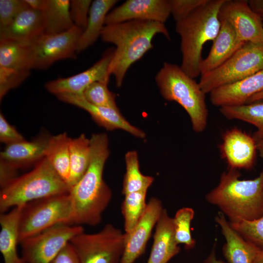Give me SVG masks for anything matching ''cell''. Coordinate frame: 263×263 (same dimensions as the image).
<instances>
[{
    "mask_svg": "<svg viewBox=\"0 0 263 263\" xmlns=\"http://www.w3.org/2000/svg\"><path fill=\"white\" fill-rule=\"evenodd\" d=\"M229 223L232 228L244 239L263 247V215L253 221H240Z\"/></svg>",
    "mask_w": 263,
    "mask_h": 263,
    "instance_id": "e575fe53",
    "label": "cell"
},
{
    "mask_svg": "<svg viewBox=\"0 0 263 263\" xmlns=\"http://www.w3.org/2000/svg\"><path fill=\"white\" fill-rule=\"evenodd\" d=\"M51 137L44 133L30 141L25 140L6 145L0 152V159L18 169L37 163L45 157Z\"/></svg>",
    "mask_w": 263,
    "mask_h": 263,
    "instance_id": "44dd1931",
    "label": "cell"
},
{
    "mask_svg": "<svg viewBox=\"0 0 263 263\" xmlns=\"http://www.w3.org/2000/svg\"><path fill=\"white\" fill-rule=\"evenodd\" d=\"M225 0H208L184 19L176 22L175 31L181 38V69L195 78L200 75L204 44L213 41L220 28V9Z\"/></svg>",
    "mask_w": 263,
    "mask_h": 263,
    "instance_id": "277c9868",
    "label": "cell"
},
{
    "mask_svg": "<svg viewBox=\"0 0 263 263\" xmlns=\"http://www.w3.org/2000/svg\"><path fill=\"white\" fill-rule=\"evenodd\" d=\"M222 157L229 168L250 169L255 163L257 143L253 136L237 128L225 132L220 145Z\"/></svg>",
    "mask_w": 263,
    "mask_h": 263,
    "instance_id": "2e32d148",
    "label": "cell"
},
{
    "mask_svg": "<svg viewBox=\"0 0 263 263\" xmlns=\"http://www.w3.org/2000/svg\"><path fill=\"white\" fill-rule=\"evenodd\" d=\"M70 243L79 263H120L125 247V233L111 224L99 231H84L73 237Z\"/></svg>",
    "mask_w": 263,
    "mask_h": 263,
    "instance_id": "9c48e42d",
    "label": "cell"
},
{
    "mask_svg": "<svg viewBox=\"0 0 263 263\" xmlns=\"http://www.w3.org/2000/svg\"><path fill=\"white\" fill-rule=\"evenodd\" d=\"M83 30L74 25L57 34L44 33L29 44L31 69L45 70L55 62L75 59L77 45Z\"/></svg>",
    "mask_w": 263,
    "mask_h": 263,
    "instance_id": "8fae6325",
    "label": "cell"
},
{
    "mask_svg": "<svg viewBox=\"0 0 263 263\" xmlns=\"http://www.w3.org/2000/svg\"><path fill=\"white\" fill-rule=\"evenodd\" d=\"M71 210L69 193L43 198L23 206L19 224V243L56 225H70Z\"/></svg>",
    "mask_w": 263,
    "mask_h": 263,
    "instance_id": "ba28073f",
    "label": "cell"
},
{
    "mask_svg": "<svg viewBox=\"0 0 263 263\" xmlns=\"http://www.w3.org/2000/svg\"><path fill=\"white\" fill-rule=\"evenodd\" d=\"M18 169L10 163L0 159V186L1 189L7 186L18 176Z\"/></svg>",
    "mask_w": 263,
    "mask_h": 263,
    "instance_id": "60d3db41",
    "label": "cell"
},
{
    "mask_svg": "<svg viewBox=\"0 0 263 263\" xmlns=\"http://www.w3.org/2000/svg\"><path fill=\"white\" fill-rule=\"evenodd\" d=\"M28 6L35 10L42 12L44 9L46 0H24Z\"/></svg>",
    "mask_w": 263,
    "mask_h": 263,
    "instance_id": "ee69618b",
    "label": "cell"
},
{
    "mask_svg": "<svg viewBox=\"0 0 263 263\" xmlns=\"http://www.w3.org/2000/svg\"><path fill=\"white\" fill-rule=\"evenodd\" d=\"M163 97L180 104L189 115L192 128L202 132L207 127L208 110L205 94L198 83L175 64L164 62L155 76Z\"/></svg>",
    "mask_w": 263,
    "mask_h": 263,
    "instance_id": "8992f818",
    "label": "cell"
},
{
    "mask_svg": "<svg viewBox=\"0 0 263 263\" xmlns=\"http://www.w3.org/2000/svg\"><path fill=\"white\" fill-rule=\"evenodd\" d=\"M125 158L126 170L123 182L122 193L125 195L132 192L147 191L154 178L141 172L137 152L128 151Z\"/></svg>",
    "mask_w": 263,
    "mask_h": 263,
    "instance_id": "4dcf8cb0",
    "label": "cell"
},
{
    "mask_svg": "<svg viewBox=\"0 0 263 263\" xmlns=\"http://www.w3.org/2000/svg\"><path fill=\"white\" fill-rule=\"evenodd\" d=\"M84 232L81 225L58 224L20 244L26 263H51L75 236Z\"/></svg>",
    "mask_w": 263,
    "mask_h": 263,
    "instance_id": "30bf717a",
    "label": "cell"
},
{
    "mask_svg": "<svg viewBox=\"0 0 263 263\" xmlns=\"http://www.w3.org/2000/svg\"><path fill=\"white\" fill-rule=\"evenodd\" d=\"M248 2L251 9L263 19V0H249Z\"/></svg>",
    "mask_w": 263,
    "mask_h": 263,
    "instance_id": "7bdbcfd3",
    "label": "cell"
},
{
    "mask_svg": "<svg viewBox=\"0 0 263 263\" xmlns=\"http://www.w3.org/2000/svg\"><path fill=\"white\" fill-rule=\"evenodd\" d=\"M208 0H170L171 15L175 22L188 17Z\"/></svg>",
    "mask_w": 263,
    "mask_h": 263,
    "instance_id": "74e56055",
    "label": "cell"
},
{
    "mask_svg": "<svg viewBox=\"0 0 263 263\" xmlns=\"http://www.w3.org/2000/svg\"><path fill=\"white\" fill-rule=\"evenodd\" d=\"M114 49L111 48L92 67L75 75L47 82L46 89L56 95L62 94L83 95L85 90L96 81L109 82V67Z\"/></svg>",
    "mask_w": 263,
    "mask_h": 263,
    "instance_id": "4fadbf2b",
    "label": "cell"
},
{
    "mask_svg": "<svg viewBox=\"0 0 263 263\" xmlns=\"http://www.w3.org/2000/svg\"><path fill=\"white\" fill-rule=\"evenodd\" d=\"M252 263H263V247H259Z\"/></svg>",
    "mask_w": 263,
    "mask_h": 263,
    "instance_id": "bcb514c9",
    "label": "cell"
},
{
    "mask_svg": "<svg viewBox=\"0 0 263 263\" xmlns=\"http://www.w3.org/2000/svg\"><path fill=\"white\" fill-rule=\"evenodd\" d=\"M69 0H46L43 15L44 33L57 34L64 32L74 25L70 13Z\"/></svg>",
    "mask_w": 263,
    "mask_h": 263,
    "instance_id": "484cf974",
    "label": "cell"
},
{
    "mask_svg": "<svg viewBox=\"0 0 263 263\" xmlns=\"http://www.w3.org/2000/svg\"><path fill=\"white\" fill-rule=\"evenodd\" d=\"M23 206L13 207L0 215V251L4 263H26L18 253L19 243V224Z\"/></svg>",
    "mask_w": 263,
    "mask_h": 263,
    "instance_id": "cb8c5ba5",
    "label": "cell"
},
{
    "mask_svg": "<svg viewBox=\"0 0 263 263\" xmlns=\"http://www.w3.org/2000/svg\"><path fill=\"white\" fill-rule=\"evenodd\" d=\"M70 152V173L67 184L71 189L81 179L88 168L91 156L90 139L84 134L71 138Z\"/></svg>",
    "mask_w": 263,
    "mask_h": 263,
    "instance_id": "4316f807",
    "label": "cell"
},
{
    "mask_svg": "<svg viewBox=\"0 0 263 263\" xmlns=\"http://www.w3.org/2000/svg\"><path fill=\"white\" fill-rule=\"evenodd\" d=\"M219 19L232 26L240 42L263 43V20L251 9L248 0H225Z\"/></svg>",
    "mask_w": 263,
    "mask_h": 263,
    "instance_id": "7c38bea8",
    "label": "cell"
},
{
    "mask_svg": "<svg viewBox=\"0 0 263 263\" xmlns=\"http://www.w3.org/2000/svg\"><path fill=\"white\" fill-rule=\"evenodd\" d=\"M225 240L223 254L228 263H252L259 246L244 239L231 226L222 213L215 218Z\"/></svg>",
    "mask_w": 263,
    "mask_h": 263,
    "instance_id": "603a6c76",
    "label": "cell"
},
{
    "mask_svg": "<svg viewBox=\"0 0 263 263\" xmlns=\"http://www.w3.org/2000/svg\"><path fill=\"white\" fill-rule=\"evenodd\" d=\"M260 100H263V90L251 96L246 103H249Z\"/></svg>",
    "mask_w": 263,
    "mask_h": 263,
    "instance_id": "7dc6e473",
    "label": "cell"
},
{
    "mask_svg": "<svg viewBox=\"0 0 263 263\" xmlns=\"http://www.w3.org/2000/svg\"><path fill=\"white\" fill-rule=\"evenodd\" d=\"M173 218L163 210L156 224L152 248L147 263H167L179 253Z\"/></svg>",
    "mask_w": 263,
    "mask_h": 263,
    "instance_id": "7402d4cb",
    "label": "cell"
},
{
    "mask_svg": "<svg viewBox=\"0 0 263 263\" xmlns=\"http://www.w3.org/2000/svg\"><path fill=\"white\" fill-rule=\"evenodd\" d=\"M220 112L227 119L240 120L253 125L257 129L253 136L256 142L263 139V100L223 106L220 108Z\"/></svg>",
    "mask_w": 263,
    "mask_h": 263,
    "instance_id": "f1b7e54d",
    "label": "cell"
},
{
    "mask_svg": "<svg viewBox=\"0 0 263 263\" xmlns=\"http://www.w3.org/2000/svg\"><path fill=\"white\" fill-rule=\"evenodd\" d=\"M263 90V70L240 81L219 87L210 93L211 103L216 106L245 104L253 95Z\"/></svg>",
    "mask_w": 263,
    "mask_h": 263,
    "instance_id": "ac0fdd59",
    "label": "cell"
},
{
    "mask_svg": "<svg viewBox=\"0 0 263 263\" xmlns=\"http://www.w3.org/2000/svg\"><path fill=\"white\" fill-rule=\"evenodd\" d=\"M44 33L42 12L28 7L21 11L10 24L0 29V39L30 44Z\"/></svg>",
    "mask_w": 263,
    "mask_h": 263,
    "instance_id": "ffe728a7",
    "label": "cell"
},
{
    "mask_svg": "<svg viewBox=\"0 0 263 263\" xmlns=\"http://www.w3.org/2000/svg\"><path fill=\"white\" fill-rule=\"evenodd\" d=\"M171 15L170 0H128L107 15L105 25L141 20L164 23Z\"/></svg>",
    "mask_w": 263,
    "mask_h": 263,
    "instance_id": "9a60e30c",
    "label": "cell"
},
{
    "mask_svg": "<svg viewBox=\"0 0 263 263\" xmlns=\"http://www.w3.org/2000/svg\"><path fill=\"white\" fill-rule=\"evenodd\" d=\"M215 244L210 252L202 263H228L218 259L216 255Z\"/></svg>",
    "mask_w": 263,
    "mask_h": 263,
    "instance_id": "f6af8a7d",
    "label": "cell"
},
{
    "mask_svg": "<svg viewBox=\"0 0 263 263\" xmlns=\"http://www.w3.org/2000/svg\"><path fill=\"white\" fill-rule=\"evenodd\" d=\"M220 30L212 41L211 49L200 64V75L215 70L227 61L244 43L237 39L232 26L225 20H220Z\"/></svg>",
    "mask_w": 263,
    "mask_h": 263,
    "instance_id": "d6986e66",
    "label": "cell"
},
{
    "mask_svg": "<svg viewBox=\"0 0 263 263\" xmlns=\"http://www.w3.org/2000/svg\"><path fill=\"white\" fill-rule=\"evenodd\" d=\"M263 70V43L245 42L227 61L201 76L198 84L205 94L240 81Z\"/></svg>",
    "mask_w": 263,
    "mask_h": 263,
    "instance_id": "52a82bcc",
    "label": "cell"
},
{
    "mask_svg": "<svg viewBox=\"0 0 263 263\" xmlns=\"http://www.w3.org/2000/svg\"><path fill=\"white\" fill-rule=\"evenodd\" d=\"M117 0H95L91 6L87 24L77 45V53L92 45L100 37L109 11L117 3Z\"/></svg>",
    "mask_w": 263,
    "mask_h": 263,
    "instance_id": "d4e9b609",
    "label": "cell"
},
{
    "mask_svg": "<svg viewBox=\"0 0 263 263\" xmlns=\"http://www.w3.org/2000/svg\"><path fill=\"white\" fill-rule=\"evenodd\" d=\"M56 96L61 101L85 110L99 125L107 130L121 129L141 138L146 136L143 131L127 121L118 109L94 105L88 102L83 95L62 94Z\"/></svg>",
    "mask_w": 263,
    "mask_h": 263,
    "instance_id": "e0dca14e",
    "label": "cell"
},
{
    "mask_svg": "<svg viewBox=\"0 0 263 263\" xmlns=\"http://www.w3.org/2000/svg\"><path fill=\"white\" fill-rule=\"evenodd\" d=\"M108 84L102 81L93 83L84 91L83 97L94 105L118 109L115 102V95L108 89Z\"/></svg>",
    "mask_w": 263,
    "mask_h": 263,
    "instance_id": "836d02e7",
    "label": "cell"
},
{
    "mask_svg": "<svg viewBox=\"0 0 263 263\" xmlns=\"http://www.w3.org/2000/svg\"><path fill=\"white\" fill-rule=\"evenodd\" d=\"M70 188L45 157L33 170L19 176L0 192V211L21 207L34 201L68 194Z\"/></svg>",
    "mask_w": 263,
    "mask_h": 263,
    "instance_id": "5b68a950",
    "label": "cell"
},
{
    "mask_svg": "<svg viewBox=\"0 0 263 263\" xmlns=\"http://www.w3.org/2000/svg\"><path fill=\"white\" fill-rule=\"evenodd\" d=\"M147 191L134 192L125 195L121 206L124 220L125 233L132 230L144 213L147 203Z\"/></svg>",
    "mask_w": 263,
    "mask_h": 263,
    "instance_id": "1f68e13d",
    "label": "cell"
},
{
    "mask_svg": "<svg viewBox=\"0 0 263 263\" xmlns=\"http://www.w3.org/2000/svg\"><path fill=\"white\" fill-rule=\"evenodd\" d=\"M90 140L91 156L88 168L81 179L70 190L71 225L95 226L112 198V191L105 182L103 173L109 155L106 134L95 133Z\"/></svg>",
    "mask_w": 263,
    "mask_h": 263,
    "instance_id": "6da1fadb",
    "label": "cell"
},
{
    "mask_svg": "<svg viewBox=\"0 0 263 263\" xmlns=\"http://www.w3.org/2000/svg\"><path fill=\"white\" fill-rule=\"evenodd\" d=\"M51 263H79L77 256L70 242L61 250Z\"/></svg>",
    "mask_w": 263,
    "mask_h": 263,
    "instance_id": "b9f144b4",
    "label": "cell"
},
{
    "mask_svg": "<svg viewBox=\"0 0 263 263\" xmlns=\"http://www.w3.org/2000/svg\"><path fill=\"white\" fill-rule=\"evenodd\" d=\"M194 214L192 208L184 207L178 210L173 218L176 241L179 244H184L188 250L193 248L196 244L191 233V223Z\"/></svg>",
    "mask_w": 263,
    "mask_h": 263,
    "instance_id": "d6a6232c",
    "label": "cell"
},
{
    "mask_svg": "<svg viewBox=\"0 0 263 263\" xmlns=\"http://www.w3.org/2000/svg\"><path fill=\"white\" fill-rule=\"evenodd\" d=\"M240 173L229 168L221 175L217 187L206 195L229 222L253 221L263 215V169L253 179H240Z\"/></svg>",
    "mask_w": 263,
    "mask_h": 263,
    "instance_id": "3957f363",
    "label": "cell"
},
{
    "mask_svg": "<svg viewBox=\"0 0 263 263\" xmlns=\"http://www.w3.org/2000/svg\"><path fill=\"white\" fill-rule=\"evenodd\" d=\"M25 140L16 128L9 123L3 114L0 113V141L6 145Z\"/></svg>",
    "mask_w": 263,
    "mask_h": 263,
    "instance_id": "ab89813d",
    "label": "cell"
},
{
    "mask_svg": "<svg viewBox=\"0 0 263 263\" xmlns=\"http://www.w3.org/2000/svg\"><path fill=\"white\" fill-rule=\"evenodd\" d=\"M160 200L152 197L143 215L131 231L125 233V247L120 263H134L144 252L152 230L163 210Z\"/></svg>",
    "mask_w": 263,
    "mask_h": 263,
    "instance_id": "5bb4252c",
    "label": "cell"
},
{
    "mask_svg": "<svg viewBox=\"0 0 263 263\" xmlns=\"http://www.w3.org/2000/svg\"><path fill=\"white\" fill-rule=\"evenodd\" d=\"M28 7L24 0H0V29L10 24Z\"/></svg>",
    "mask_w": 263,
    "mask_h": 263,
    "instance_id": "8d00e7d4",
    "label": "cell"
},
{
    "mask_svg": "<svg viewBox=\"0 0 263 263\" xmlns=\"http://www.w3.org/2000/svg\"></svg>",
    "mask_w": 263,
    "mask_h": 263,
    "instance_id": "681fc988",
    "label": "cell"
},
{
    "mask_svg": "<svg viewBox=\"0 0 263 263\" xmlns=\"http://www.w3.org/2000/svg\"><path fill=\"white\" fill-rule=\"evenodd\" d=\"M158 34L170 40L169 32L161 22L133 20L106 24L100 37L105 42L115 46L109 67V74L114 76L120 87L130 67L153 47L152 40Z\"/></svg>",
    "mask_w": 263,
    "mask_h": 263,
    "instance_id": "7a4b0ae2",
    "label": "cell"
},
{
    "mask_svg": "<svg viewBox=\"0 0 263 263\" xmlns=\"http://www.w3.org/2000/svg\"><path fill=\"white\" fill-rule=\"evenodd\" d=\"M256 143L257 150L259 152L260 156L263 160V139L258 141Z\"/></svg>",
    "mask_w": 263,
    "mask_h": 263,
    "instance_id": "c3c4849f",
    "label": "cell"
},
{
    "mask_svg": "<svg viewBox=\"0 0 263 263\" xmlns=\"http://www.w3.org/2000/svg\"><path fill=\"white\" fill-rule=\"evenodd\" d=\"M91 0H72L70 3V13L74 25L81 29H85L88 22Z\"/></svg>",
    "mask_w": 263,
    "mask_h": 263,
    "instance_id": "f35d334b",
    "label": "cell"
},
{
    "mask_svg": "<svg viewBox=\"0 0 263 263\" xmlns=\"http://www.w3.org/2000/svg\"><path fill=\"white\" fill-rule=\"evenodd\" d=\"M71 139L66 132L51 136L45 156L56 173L66 183L70 173Z\"/></svg>",
    "mask_w": 263,
    "mask_h": 263,
    "instance_id": "83f0119b",
    "label": "cell"
},
{
    "mask_svg": "<svg viewBox=\"0 0 263 263\" xmlns=\"http://www.w3.org/2000/svg\"><path fill=\"white\" fill-rule=\"evenodd\" d=\"M30 71L0 67V101L10 90L19 86L29 76Z\"/></svg>",
    "mask_w": 263,
    "mask_h": 263,
    "instance_id": "d590c367",
    "label": "cell"
},
{
    "mask_svg": "<svg viewBox=\"0 0 263 263\" xmlns=\"http://www.w3.org/2000/svg\"><path fill=\"white\" fill-rule=\"evenodd\" d=\"M0 67L18 71H30L29 44L0 39Z\"/></svg>",
    "mask_w": 263,
    "mask_h": 263,
    "instance_id": "f546056e",
    "label": "cell"
}]
</instances>
